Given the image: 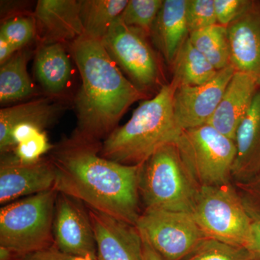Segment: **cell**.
I'll list each match as a JSON object with an SVG mask.
<instances>
[{
	"mask_svg": "<svg viewBox=\"0 0 260 260\" xmlns=\"http://www.w3.org/2000/svg\"><path fill=\"white\" fill-rule=\"evenodd\" d=\"M101 142L73 136L51 150L54 189L88 208L136 225L140 215V181L143 164L124 165L104 158Z\"/></svg>",
	"mask_w": 260,
	"mask_h": 260,
	"instance_id": "obj_1",
	"label": "cell"
},
{
	"mask_svg": "<svg viewBox=\"0 0 260 260\" xmlns=\"http://www.w3.org/2000/svg\"><path fill=\"white\" fill-rule=\"evenodd\" d=\"M82 85L75 97L78 127L73 135L88 141L105 140L135 102L147 93L126 78L102 40L84 34L70 43Z\"/></svg>",
	"mask_w": 260,
	"mask_h": 260,
	"instance_id": "obj_2",
	"label": "cell"
},
{
	"mask_svg": "<svg viewBox=\"0 0 260 260\" xmlns=\"http://www.w3.org/2000/svg\"><path fill=\"white\" fill-rule=\"evenodd\" d=\"M177 88L172 81L162 85L155 96L140 103L129 120L104 140L101 155L124 165H139L158 149L175 144L183 131L174 116Z\"/></svg>",
	"mask_w": 260,
	"mask_h": 260,
	"instance_id": "obj_3",
	"label": "cell"
},
{
	"mask_svg": "<svg viewBox=\"0 0 260 260\" xmlns=\"http://www.w3.org/2000/svg\"><path fill=\"white\" fill-rule=\"evenodd\" d=\"M200 189L175 144L158 149L143 164L140 194L145 209L191 213Z\"/></svg>",
	"mask_w": 260,
	"mask_h": 260,
	"instance_id": "obj_4",
	"label": "cell"
},
{
	"mask_svg": "<svg viewBox=\"0 0 260 260\" xmlns=\"http://www.w3.org/2000/svg\"><path fill=\"white\" fill-rule=\"evenodd\" d=\"M58 191H43L0 210V246L24 256L54 245L53 221Z\"/></svg>",
	"mask_w": 260,
	"mask_h": 260,
	"instance_id": "obj_5",
	"label": "cell"
},
{
	"mask_svg": "<svg viewBox=\"0 0 260 260\" xmlns=\"http://www.w3.org/2000/svg\"><path fill=\"white\" fill-rule=\"evenodd\" d=\"M191 215L208 239L246 249L251 242L252 219L229 184L200 186Z\"/></svg>",
	"mask_w": 260,
	"mask_h": 260,
	"instance_id": "obj_6",
	"label": "cell"
},
{
	"mask_svg": "<svg viewBox=\"0 0 260 260\" xmlns=\"http://www.w3.org/2000/svg\"><path fill=\"white\" fill-rule=\"evenodd\" d=\"M175 145L186 169L200 186L229 184L237 155L234 140L205 124L183 130Z\"/></svg>",
	"mask_w": 260,
	"mask_h": 260,
	"instance_id": "obj_7",
	"label": "cell"
},
{
	"mask_svg": "<svg viewBox=\"0 0 260 260\" xmlns=\"http://www.w3.org/2000/svg\"><path fill=\"white\" fill-rule=\"evenodd\" d=\"M162 260H184L205 239L191 213L145 209L136 223Z\"/></svg>",
	"mask_w": 260,
	"mask_h": 260,
	"instance_id": "obj_8",
	"label": "cell"
},
{
	"mask_svg": "<svg viewBox=\"0 0 260 260\" xmlns=\"http://www.w3.org/2000/svg\"><path fill=\"white\" fill-rule=\"evenodd\" d=\"M147 37L139 29L128 26L118 18L102 39L109 56L121 71L145 93L160 81L158 59Z\"/></svg>",
	"mask_w": 260,
	"mask_h": 260,
	"instance_id": "obj_9",
	"label": "cell"
},
{
	"mask_svg": "<svg viewBox=\"0 0 260 260\" xmlns=\"http://www.w3.org/2000/svg\"><path fill=\"white\" fill-rule=\"evenodd\" d=\"M54 245L71 255L97 260L96 243L88 210L83 203L58 192L53 221Z\"/></svg>",
	"mask_w": 260,
	"mask_h": 260,
	"instance_id": "obj_10",
	"label": "cell"
},
{
	"mask_svg": "<svg viewBox=\"0 0 260 260\" xmlns=\"http://www.w3.org/2000/svg\"><path fill=\"white\" fill-rule=\"evenodd\" d=\"M235 72V68L230 64L219 70L208 83L178 87L174 95V112L181 129L208 124Z\"/></svg>",
	"mask_w": 260,
	"mask_h": 260,
	"instance_id": "obj_11",
	"label": "cell"
},
{
	"mask_svg": "<svg viewBox=\"0 0 260 260\" xmlns=\"http://www.w3.org/2000/svg\"><path fill=\"white\" fill-rule=\"evenodd\" d=\"M56 171L50 159L25 164L15 156L2 158L0 165V203H13L25 196L54 189Z\"/></svg>",
	"mask_w": 260,
	"mask_h": 260,
	"instance_id": "obj_12",
	"label": "cell"
},
{
	"mask_svg": "<svg viewBox=\"0 0 260 260\" xmlns=\"http://www.w3.org/2000/svg\"><path fill=\"white\" fill-rule=\"evenodd\" d=\"M97 260H143V241L136 225L88 208Z\"/></svg>",
	"mask_w": 260,
	"mask_h": 260,
	"instance_id": "obj_13",
	"label": "cell"
},
{
	"mask_svg": "<svg viewBox=\"0 0 260 260\" xmlns=\"http://www.w3.org/2000/svg\"><path fill=\"white\" fill-rule=\"evenodd\" d=\"M227 28L231 64L260 83V1H251Z\"/></svg>",
	"mask_w": 260,
	"mask_h": 260,
	"instance_id": "obj_14",
	"label": "cell"
},
{
	"mask_svg": "<svg viewBox=\"0 0 260 260\" xmlns=\"http://www.w3.org/2000/svg\"><path fill=\"white\" fill-rule=\"evenodd\" d=\"M32 15L40 44H70L85 34L80 0H39Z\"/></svg>",
	"mask_w": 260,
	"mask_h": 260,
	"instance_id": "obj_15",
	"label": "cell"
},
{
	"mask_svg": "<svg viewBox=\"0 0 260 260\" xmlns=\"http://www.w3.org/2000/svg\"><path fill=\"white\" fill-rule=\"evenodd\" d=\"M259 88V82L255 78L236 71L208 124L235 141L238 127Z\"/></svg>",
	"mask_w": 260,
	"mask_h": 260,
	"instance_id": "obj_16",
	"label": "cell"
},
{
	"mask_svg": "<svg viewBox=\"0 0 260 260\" xmlns=\"http://www.w3.org/2000/svg\"><path fill=\"white\" fill-rule=\"evenodd\" d=\"M235 143L237 155L232 175L246 180L260 170V88L238 127Z\"/></svg>",
	"mask_w": 260,
	"mask_h": 260,
	"instance_id": "obj_17",
	"label": "cell"
},
{
	"mask_svg": "<svg viewBox=\"0 0 260 260\" xmlns=\"http://www.w3.org/2000/svg\"><path fill=\"white\" fill-rule=\"evenodd\" d=\"M187 0H166L152 29L153 42L168 63H173L189 37L186 22Z\"/></svg>",
	"mask_w": 260,
	"mask_h": 260,
	"instance_id": "obj_18",
	"label": "cell"
},
{
	"mask_svg": "<svg viewBox=\"0 0 260 260\" xmlns=\"http://www.w3.org/2000/svg\"><path fill=\"white\" fill-rule=\"evenodd\" d=\"M59 102L51 98H42L0 110V152L13 151L11 132L17 124L31 123L42 129L50 125L61 109Z\"/></svg>",
	"mask_w": 260,
	"mask_h": 260,
	"instance_id": "obj_19",
	"label": "cell"
},
{
	"mask_svg": "<svg viewBox=\"0 0 260 260\" xmlns=\"http://www.w3.org/2000/svg\"><path fill=\"white\" fill-rule=\"evenodd\" d=\"M35 75L47 93L59 95L68 88L72 65L64 44H40L35 56Z\"/></svg>",
	"mask_w": 260,
	"mask_h": 260,
	"instance_id": "obj_20",
	"label": "cell"
},
{
	"mask_svg": "<svg viewBox=\"0 0 260 260\" xmlns=\"http://www.w3.org/2000/svg\"><path fill=\"white\" fill-rule=\"evenodd\" d=\"M29 54L22 49L1 64L0 102L2 104L23 100L35 93L34 84L27 70Z\"/></svg>",
	"mask_w": 260,
	"mask_h": 260,
	"instance_id": "obj_21",
	"label": "cell"
},
{
	"mask_svg": "<svg viewBox=\"0 0 260 260\" xmlns=\"http://www.w3.org/2000/svg\"><path fill=\"white\" fill-rule=\"evenodd\" d=\"M177 88L182 85H200L213 79L218 70L191 44L189 37L178 51L172 63Z\"/></svg>",
	"mask_w": 260,
	"mask_h": 260,
	"instance_id": "obj_22",
	"label": "cell"
},
{
	"mask_svg": "<svg viewBox=\"0 0 260 260\" xmlns=\"http://www.w3.org/2000/svg\"><path fill=\"white\" fill-rule=\"evenodd\" d=\"M80 18L86 35L102 40L124 10L127 0H80Z\"/></svg>",
	"mask_w": 260,
	"mask_h": 260,
	"instance_id": "obj_23",
	"label": "cell"
},
{
	"mask_svg": "<svg viewBox=\"0 0 260 260\" xmlns=\"http://www.w3.org/2000/svg\"><path fill=\"white\" fill-rule=\"evenodd\" d=\"M191 44L218 71L231 64L230 44L227 27L215 24L189 32Z\"/></svg>",
	"mask_w": 260,
	"mask_h": 260,
	"instance_id": "obj_24",
	"label": "cell"
},
{
	"mask_svg": "<svg viewBox=\"0 0 260 260\" xmlns=\"http://www.w3.org/2000/svg\"><path fill=\"white\" fill-rule=\"evenodd\" d=\"M162 3V0H129L119 18L128 26L139 29L149 37Z\"/></svg>",
	"mask_w": 260,
	"mask_h": 260,
	"instance_id": "obj_25",
	"label": "cell"
},
{
	"mask_svg": "<svg viewBox=\"0 0 260 260\" xmlns=\"http://www.w3.org/2000/svg\"><path fill=\"white\" fill-rule=\"evenodd\" d=\"M184 260H253L244 248L205 239Z\"/></svg>",
	"mask_w": 260,
	"mask_h": 260,
	"instance_id": "obj_26",
	"label": "cell"
},
{
	"mask_svg": "<svg viewBox=\"0 0 260 260\" xmlns=\"http://www.w3.org/2000/svg\"><path fill=\"white\" fill-rule=\"evenodd\" d=\"M37 34V24L32 15L8 19L0 28V37L13 44L18 50L24 49Z\"/></svg>",
	"mask_w": 260,
	"mask_h": 260,
	"instance_id": "obj_27",
	"label": "cell"
},
{
	"mask_svg": "<svg viewBox=\"0 0 260 260\" xmlns=\"http://www.w3.org/2000/svg\"><path fill=\"white\" fill-rule=\"evenodd\" d=\"M186 15L189 34L218 24L214 0H187Z\"/></svg>",
	"mask_w": 260,
	"mask_h": 260,
	"instance_id": "obj_28",
	"label": "cell"
},
{
	"mask_svg": "<svg viewBox=\"0 0 260 260\" xmlns=\"http://www.w3.org/2000/svg\"><path fill=\"white\" fill-rule=\"evenodd\" d=\"M53 148L45 131L42 130L19 143L13 151L19 161L31 164L40 160L43 155L51 151Z\"/></svg>",
	"mask_w": 260,
	"mask_h": 260,
	"instance_id": "obj_29",
	"label": "cell"
},
{
	"mask_svg": "<svg viewBox=\"0 0 260 260\" xmlns=\"http://www.w3.org/2000/svg\"><path fill=\"white\" fill-rule=\"evenodd\" d=\"M217 23L228 27L246 9L249 0H214Z\"/></svg>",
	"mask_w": 260,
	"mask_h": 260,
	"instance_id": "obj_30",
	"label": "cell"
},
{
	"mask_svg": "<svg viewBox=\"0 0 260 260\" xmlns=\"http://www.w3.org/2000/svg\"><path fill=\"white\" fill-rule=\"evenodd\" d=\"M17 260H93L89 258L71 255L59 250L55 245L42 250L19 256Z\"/></svg>",
	"mask_w": 260,
	"mask_h": 260,
	"instance_id": "obj_31",
	"label": "cell"
},
{
	"mask_svg": "<svg viewBox=\"0 0 260 260\" xmlns=\"http://www.w3.org/2000/svg\"><path fill=\"white\" fill-rule=\"evenodd\" d=\"M246 250L253 260H260V217L252 220L251 242Z\"/></svg>",
	"mask_w": 260,
	"mask_h": 260,
	"instance_id": "obj_32",
	"label": "cell"
},
{
	"mask_svg": "<svg viewBox=\"0 0 260 260\" xmlns=\"http://www.w3.org/2000/svg\"><path fill=\"white\" fill-rule=\"evenodd\" d=\"M18 51L13 44L8 42L4 38L0 37V64H4L9 60Z\"/></svg>",
	"mask_w": 260,
	"mask_h": 260,
	"instance_id": "obj_33",
	"label": "cell"
},
{
	"mask_svg": "<svg viewBox=\"0 0 260 260\" xmlns=\"http://www.w3.org/2000/svg\"><path fill=\"white\" fill-rule=\"evenodd\" d=\"M141 238L143 241V260H162L158 253L150 245L148 241L142 236Z\"/></svg>",
	"mask_w": 260,
	"mask_h": 260,
	"instance_id": "obj_34",
	"label": "cell"
}]
</instances>
